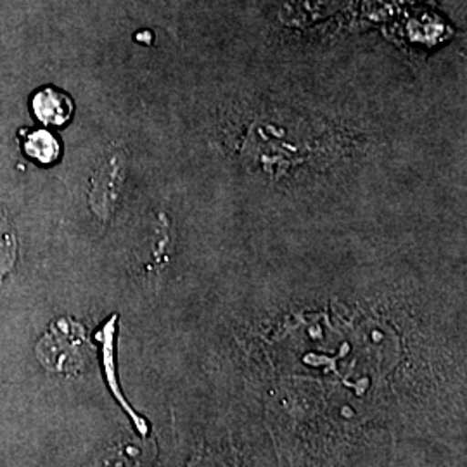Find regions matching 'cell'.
Listing matches in <instances>:
<instances>
[{"label":"cell","instance_id":"cell-1","mask_svg":"<svg viewBox=\"0 0 467 467\" xmlns=\"http://www.w3.org/2000/svg\"><path fill=\"white\" fill-rule=\"evenodd\" d=\"M40 360L57 372H73L85 364L87 341L82 327L67 320L57 322L42 341H40Z\"/></svg>","mask_w":467,"mask_h":467},{"label":"cell","instance_id":"cell-2","mask_svg":"<svg viewBox=\"0 0 467 467\" xmlns=\"http://www.w3.org/2000/svg\"><path fill=\"white\" fill-rule=\"evenodd\" d=\"M125 181V158L119 152L104 158L96 170L88 192V202L92 212L100 218L111 217L117 210L118 200L121 194V185Z\"/></svg>","mask_w":467,"mask_h":467},{"label":"cell","instance_id":"cell-3","mask_svg":"<svg viewBox=\"0 0 467 467\" xmlns=\"http://www.w3.org/2000/svg\"><path fill=\"white\" fill-rule=\"evenodd\" d=\"M32 106L36 118L47 125H63L73 113V102L69 96L52 87L38 90Z\"/></svg>","mask_w":467,"mask_h":467},{"label":"cell","instance_id":"cell-4","mask_svg":"<svg viewBox=\"0 0 467 467\" xmlns=\"http://www.w3.org/2000/svg\"><path fill=\"white\" fill-rule=\"evenodd\" d=\"M17 260L16 229L0 206V283L13 272Z\"/></svg>","mask_w":467,"mask_h":467},{"label":"cell","instance_id":"cell-5","mask_svg":"<svg viewBox=\"0 0 467 467\" xmlns=\"http://www.w3.org/2000/svg\"><path fill=\"white\" fill-rule=\"evenodd\" d=\"M25 150L40 163H52L59 156V142L46 130H36L26 137Z\"/></svg>","mask_w":467,"mask_h":467}]
</instances>
